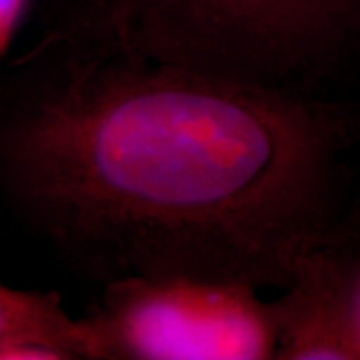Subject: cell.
<instances>
[{
	"label": "cell",
	"mask_w": 360,
	"mask_h": 360,
	"mask_svg": "<svg viewBox=\"0 0 360 360\" xmlns=\"http://www.w3.org/2000/svg\"><path fill=\"white\" fill-rule=\"evenodd\" d=\"M350 115L315 92L39 37L0 84V192L89 281L283 289L350 229Z\"/></svg>",
	"instance_id": "6da1fadb"
},
{
	"label": "cell",
	"mask_w": 360,
	"mask_h": 360,
	"mask_svg": "<svg viewBox=\"0 0 360 360\" xmlns=\"http://www.w3.org/2000/svg\"><path fill=\"white\" fill-rule=\"evenodd\" d=\"M85 319L94 359L267 360L276 354L272 305L240 282L187 276L105 283Z\"/></svg>",
	"instance_id": "3957f363"
},
{
	"label": "cell",
	"mask_w": 360,
	"mask_h": 360,
	"mask_svg": "<svg viewBox=\"0 0 360 360\" xmlns=\"http://www.w3.org/2000/svg\"><path fill=\"white\" fill-rule=\"evenodd\" d=\"M40 17L79 51L304 92L360 34V0H40Z\"/></svg>",
	"instance_id": "7a4b0ae2"
},
{
	"label": "cell",
	"mask_w": 360,
	"mask_h": 360,
	"mask_svg": "<svg viewBox=\"0 0 360 360\" xmlns=\"http://www.w3.org/2000/svg\"><path fill=\"white\" fill-rule=\"evenodd\" d=\"M27 6L29 0H0V57L11 45Z\"/></svg>",
	"instance_id": "8992f818"
},
{
	"label": "cell",
	"mask_w": 360,
	"mask_h": 360,
	"mask_svg": "<svg viewBox=\"0 0 360 360\" xmlns=\"http://www.w3.org/2000/svg\"><path fill=\"white\" fill-rule=\"evenodd\" d=\"M352 231L317 247L272 305L278 360H359L360 260Z\"/></svg>",
	"instance_id": "277c9868"
},
{
	"label": "cell",
	"mask_w": 360,
	"mask_h": 360,
	"mask_svg": "<svg viewBox=\"0 0 360 360\" xmlns=\"http://www.w3.org/2000/svg\"><path fill=\"white\" fill-rule=\"evenodd\" d=\"M24 339L52 345L67 360L94 359L87 322L72 319L57 295L17 290L0 282V344Z\"/></svg>",
	"instance_id": "5b68a950"
},
{
	"label": "cell",
	"mask_w": 360,
	"mask_h": 360,
	"mask_svg": "<svg viewBox=\"0 0 360 360\" xmlns=\"http://www.w3.org/2000/svg\"><path fill=\"white\" fill-rule=\"evenodd\" d=\"M357 319H359V334H360V289H359V299H357Z\"/></svg>",
	"instance_id": "52a82bcc"
}]
</instances>
